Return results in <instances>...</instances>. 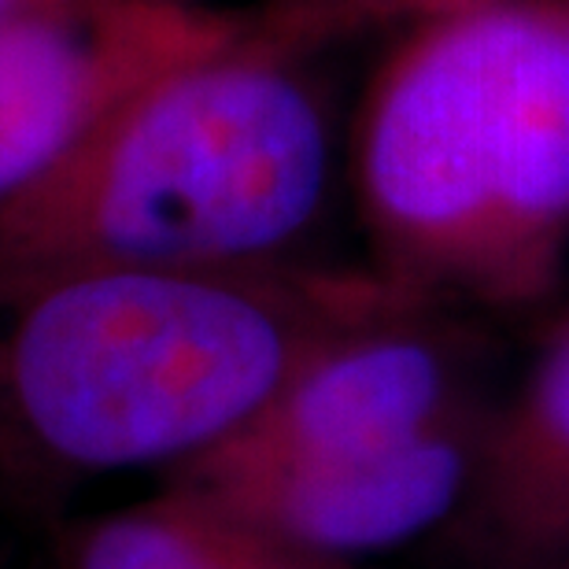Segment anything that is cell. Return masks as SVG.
Here are the masks:
<instances>
[{"mask_svg":"<svg viewBox=\"0 0 569 569\" xmlns=\"http://www.w3.org/2000/svg\"><path fill=\"white\" fill-rule=\"evenodd\" d=\"M392 19L356 0L259 11L0 203V263L248 270L292 248L337 178L333 104L311 56Z\"/></svg>","mask_w":569,"mask_h":569,"instance_id":"6da1fadb","label":"cell"},{"mask_svg":"<svg viewBox=\"0 0 569 569\" xmlns=\"http://www.w3.org/2000/svg\"><path fill=\"white\" fill-rule=\"evenodd\" d=\"M351 181L411 274L537 284L569 241V0L415 16L359 104Z\"/></svg>","mask_w":569,"mask_h":569,"instance_id":"7a4b0ae2","label":"cell"},{"mask_svg":"<svg viewBox=\"0 0 569 569\" xmlns=\"http://www.w3.org/2000/svg\"><path fill=\"white\" fill-rule=\"evenodd\" d=\"M0 392L86 470L230 437L315 359L303 311L244 270L0 263Z\"/></svg>","mask_w":569,"mask_h":569,"instance_id":"3957f363","label":"cell"},{"mask_svg":"<svg viewBox=\"0 0 569 569\" xmlns=\"http://www.w3.org/2000/svg\"><path fill=\"white\" fill-rule=\"evenodd\" d=\"M248 22L252 11L189 0H49L0 19V203L38 186L144 86Z\"/></svg>","mask_w":569,"mask_h":569,"instance_id":"277c9868","label":"cell"},{"mask_svg":"<svg viewBox=\"0 0 569 569\" xmlns=\"http://www.w3.org/2000/svg\"><path fill=\"white\" fill-rule=\"evenodd\" d=\"M443 392V351L389 333L315 356L259 418L289 462L356 459L426 437Z\"/></svg>","mask_w":569,"mask_h":569,"instance_id":"5b68a950","label":"cell"},{"mask_svg":"<svg viewBox=\"0 0 569 569\" xmlns=\"http://www.w3.org/2000/svg\"><path fill=\"white\" fill-rule=\"evenodd\" d=\"M459 481V451L426 432L400 448L356 459L292 462L281 515L307 543L367 551L426 529L448 510Z\"/></svg>","mask_w":569,"mask_h":569,"instance_id":"8992f818","label":"cell"},{"mask_svg":"<svg viewBox=\"0 0 569 569\" xmlns=\"http://www.w3.org/2000/svg\"><path fill=\"white\" fill-rule=\"evenodd\" d=\"M82 569H214L174 529L144 518H122L100 529Z\"/></svg>","mask_w":569,"mask_h":569,"instance_id":"52a82bcc","label":"cell"},{"mask_svg":"<svg viewBox=\"0 0 569 569\" xmlns=\"http://www.w3.org/2000/svg\"><path fill=\"white\" fill-rule=\"evenodd\" d=\"M532 422L559 448H569V337L543 362L532 392Z\"/></svg>","mask_w":569,"mask_h":569,"instance_id":"ba28073f","label":"cell"},{"mask_svg":"<svg viewBox=\"0 0 569 569\" xmlns=\"http://www.w3.org/2000/svg\"><path fill=\"white\" fill-rule=\"evenodd\" d=\"M356 4H370L378 11H389V16H396V19H415V16H426V11L459 4V0H356Z\"/></svg>","mask_w":569,"mask_h":569,"instance_id":"9c48e42d","label":"cell"},{"mask_svg":"<svg viewBox=\"0 0 569 569\" xmlns=\"http://www.w3.org/2000/svg\"><path fill=\"white\" fill-rule=\"evenodd\" d=\"M38 4H49V0H0V19L16 16L22 8H38Z\"/></svg>","mask_w":569,"mask_h":569,"instance_id":"30bf717a","label":"cell"}]
</instances>
